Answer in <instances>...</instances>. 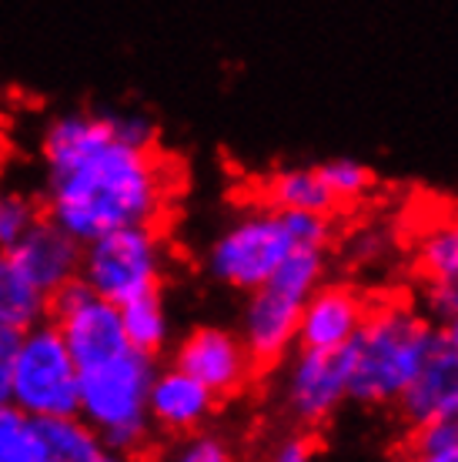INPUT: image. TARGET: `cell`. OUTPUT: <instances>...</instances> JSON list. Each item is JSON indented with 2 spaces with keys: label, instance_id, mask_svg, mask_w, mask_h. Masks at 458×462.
<instances>
[{
  "label": "cell",
  "instance_id": "cell-14",
  "mask_svg": "<svg viewBox=\"0 0 458 462\" xmlns=\"http://www.w3.org/2000/svg\"><path fill=\"white\" fill-rule=\"evenodd\" d=\"M215 405H218V395L178 365L158 369L151 379L148 419L154 432L188 436L195 429H205L207 419L215 416Z\"/></svg>",
  "mask_w": 458,
  "mask_h": 462
},
{
  "label": "cell",
  "instance_id": "cell-4",
  "mask_svg": "<svg viewBox=\"0 0 458 462\" xmlns=\"http://www.w3.org/2000/svg\"><path fill=\"white\" fill-rule=\"evenodd\" d=\"M298 245L291 211L258 205L218 231V238L207 245L205 268L218 285L248 295L261 289Z\"/></svg>",
  "mask_w": 458,
  "mask_h": 462
},
{
  "label": "cell",
  "instance_id": "cell-10",
  "mask_svg": "<svg viewBox=\"0 0 458 462\" xmlns=\"http://www.w3.org/2000/svg\"><path fill=\"white\" fill-rule=\"evenodd\" d=\"M298 315L301 299L268 285V282L261 289L248 291L238 336L244 348L252 352L258 369L285 362L288 352L298 346Z\"/></svg>",
  "mask_w": 458,
  "mask_h": 462
},
{
  "label": "cell",
  "instance_id": "cell-6",
  "mask_svg": "<svg viewBox=\"0 0 458 462\" xmlns=\"http://www.w3.org/2000/svg\"><path fill=\"white\" fill-rule=\"evenodd\" d=\"M164 265L168 245L154 225L114 228L91 238L80 252V278L114 305L160 289Z\"/></svg>",
  "mask_w": 458,
  "mask_h": 462
},
{
  "label": "cell",
  "instance_id": "cell-22",
  "mask_svg": "<svg viewBox=\"0 0 458 462\" xmlns=\"http://www.w3.org/2000/svg\"><path fill=\"white\" fill-rule=\"evenodd\" d=\"M37 436L34 419H27L14 402H0V462H34Z\"/></svg>",
  "mask_w": 458,
  "mask_h": 462
},
{
  "label": "cell",
  "instance_id": "cell-3",
  "mask_svg": "<svg viewBox=\"0 0 458 462\" xmlns=\"http://www.w3.org/2000/svg\"><path fill=\"white\" fill-rule=\"evenodd\" d=\"M158 372L154 356L124 348L97 365L80 369L78 416L101 436L107 449L124 456H144L154 442L148 419V389Z\"/></svg>",
  "mask_w": 458,
  "mask_h": 462
},
{
  "label": "cell",
  "instance_id": "cell-9",
  "mask_svg": "<svg viewBox=\"0 0 458 462\" xmlns=\"http://www.w3.org/2000/svg\"><path fill=\"white\" fill-rule=\"evenodd\" d=\"M174 365L195 375L218 399H234L252 385L254 365L252 352L244 348L238 332L221 325H201L191 328L174 348Z\"/></svg>",
  "mask_w": 458,
  "mask_h": 462
},
{
  "label": "cell",
  "instance_id": "cell-11",
  "mask_svg": "<svg viewBox=\"0 0 458 462\" xmlns=\"http://www.w3.org/2000/svg\"><path fill=\"white\" fill-rule=\"evenodd\" d=\"M415 272L422 282L418 312L432 322H452L458 315V218L438 221L418 238Z\"/></svg>",
  "mask_w": 458,
  "mask_h": 462
},
{
  "label": "cell",
  "instance_id": "cell-1",
  "mask_svg": "<svg viewBox=\"0 0 458 462\" xmlns=\"http://www.w3.org/2000/svg\"><path fill=\"white\" fill-rule=\"evenodd\" d=\"M44 218L87 245L131 225L158 228L171 208V162L158 148V125L141 111H64L41 127Z\"/></svg>",
  "mask_w": 458,
  "mask_h": 462
},
{
  "label": "cell",
  "instance_id": "cell-18",
  "mask_svg": "<svg viewBox=\"0 0 458 462\" xmlns=\"http://www.w3.org/2000/svg\"><path fill=\"white\" fill-rule=\"evenodd\" d=\"M34 462H94V456L104 449L101 436L80 416L34 419Z\"/></svg>",
  "mask_w": 458,
  "mask_h": 462
},
{
  "label": "cell",
  "instance_id": "cell-21",
  "mask_svg": "<svg viewBox=\"0 0 458 462\" xmlns=\"http://www.w3.org/2000/svg\"><path fill=\"white\" fill-rule=\"evenodd\" d=\"M315 168H318L325 188L338 201V208L342 205H355V201L368 198V191L375 188V171L368 164L355 162V158H332V162H321Z\"/></svg>",
  "mask_w": 458,
  "mask_h": 462
},
{
  "label": "cell",
  "instance_id": "cell-20",
  "mask_svg": "<svg viewBox=\"0 0 458 462\" xmlns=\"http://www.w3.org/2000/svg\"><path fill=\"white\" fill-rule=\"evenodd\" d=\"M41 218V198L23 188H0V252H11Z\"/></svg>",
  "mask_w": 458,
  "mask_h": 462
},
{
  "label": "cell",
  "instance_id": "cell-5",
  "mask_svg": "<svg viewBox=\"0 0 458 462\" xmlns=\"http://www.w3.org/2000/svg\"><path fill=\"white\" fill-rule=\"evenodd\" d=\"M11 402L27 419L78 416L80 365L50 319L21 332V346L14 356Z\"/></svg>",
  "mask_w": 458,
  "mask_h": 462
},
{
  "label": "cell",
  "instance_id": "cell-29",
  "mask_svg": "<svg viewBox=\"0 0 458 462\" xmlns=\"http://www.w3.org/2000/svg\"><path fill=\"white\" fill-rule=\"evenodd\" d=\"M442 338H445L448 346H452V348H455V352H458V315H455V319H452V322L442 325Z\"/></svg>",
  "mask_w": 458,
  "mask_h": 462
},
{
  "label": "cell",
  "instance_id": "cell-2",
  "mask_svg": "<svg viewBox=\"0 0 458 462\" xmlns=\"http://www.w3.org/2000/svg\"><path fill=\"white\" fill-rule=\"evenodd\" d=\"M438 336L442 328L408 301H371L358 336L344 346L348 402L375 409L395 405L418 375Z\"/></svg>",
  "mask_w": 458,
  "mask_h": 462
},
{
  "label": "cell",
  "instance_id": "cell-8",
  "mask_svg": "<svg viewBox=\"0 0 458 462\" xmlns=\"http://www.w3.org/2000/svg\"><path fill=\"white\" fill-rule=\"evenodd\" d=\"M47 319L58 325L60 338L68 342L70 356L80 369L97 365L104 358L131 348L124 325H121V305L101 299L80 275L70 278L58 291H50Z\"/></svg>",
  "mask_w": 458,
  "mask_h": 462
},
{
  "label": "cell",
  "instance_id": "cell-17",
  "mask_svg": "<svg viewBox=\"0 0 458 462\" xmlns=\"http://www.w3.org/2000/svg\"><path fill=\"white\" fill-rule=\"evenodd\" d=\"M50 295L37 289L31 275L14 262L11 252H0V325L14 332H27L47 322Z\"/></svg>",
  "mask_w": 458,
  "mask_h": 462
},
{
  "label": "cell",
  "instance_id": "cell-13",
  "mask_svg": "<svg viewBox=\"0 0 458 462\" xmlns=\"http://www.w3.org/2000/svg\"><path fill=\"white\" fill-rule=\"evenodd\" d=\"M395 405L408 429L425 422H458V352L442 336Z\"/></svg>",
  "mask_w": 458,
  "mask_h": 462
},
{
  "label": "cell",
  "instance_id": "cell-7",
  "mask_svg": "<svg viewBox=\"0 0 458 462\" xmlns=\"http://www.w3.org/2000/svg\"><path fill=\"white\" fill-rule=\"evenodd\" d=\"M278 402L298 429H318L348 402V356L344 348L288 352Z\"/></svg>",
  "mask_w": 458,
  "mask_h": 462
},
{
  "label": "cell",
  "instance_id": "cell-28",
  "mask_svg": "<svg viewBox=\"0 0 458 462\" xmlns=\"http://www.w3.org/2000/svg\"><path fill=\"white\" fill-rule=\"evenodd\" d=\"M94 462H138V459H134V456H124V452H114V449H107V446H104V449L94 456Z\"/></svg>",
  "mask_w": 458,
  "mask_h": 462
},
{
  "label": "cell",
  "instance_id": "cell-19",
  "mask_svg": "<svg viewBox=\"0 0 458 462\" xmlns=\"http://www.w3.org/2000/svg\"><path fill=\"white\" fill-rule=\"evenodd\" d=\"M121 325H124L127 346L144 352V356H158L160 348L168 346V336H171V319H168L160 289L124 301L121 305Z\"/></svg>",
  "mask_w": 458,
  "mask_h": 462
},
{
  "label": "cell",
  "instance_id": "cell-26",
  "mask_svg": "<svg viewBox=\"0 0 458 462\" xmlns=\"http://www.w3.org/2000/svg\"><path fill=\"white\" fill-rule=\"evenodd\" d=\"M17 346H21V332L0 325V402H11V375Z\"/></svg>",
  "mask_w": 458,
  "mask_h": 462
},
{
  "label": "cell",
  "instance_id": "cell-12",
  "mask_svg": "<svg viewBox=\"0 0 458 462\" xmlns=\"http://www.w3.org/2000/svg\"><path fill=\"white\" fill-rule=\"evenodd\" d=\"M371 301L352 285L321 282L308 299L301 301L298 346L301 348H344L358 336Z\"/></svg>",
  "mask_w": 458,
  "mask_h": 462
},
{
  "label": "cell",
  "instance_id": "cell-16",
  "mask_svg": "<svg viewBox=\"0 0 458 462\" xmlns=\"http://www.w3.org/2000/svg\"><path fill=\"white\" fill-rule=\"evenodd\" d=\"M261 201L278 211H311L328 215L338 211V201L325 188L318 168H281L261 181Z\"/></svg>",
  "mask_w": 458,
  "mask_h": 462
},
{
  "label": "cell",
  "instance_id": "cell-15",
  "mask_svg": "<svg viewBox=\"0 0 458 462\" xmlns=\"http://www.w3.org/2000/svg\"><path fill=\"white\" fill-rule=\"evenodd\" d=\"M80 252L84 245L68 235V231L54 225L50 218H41L34 228L23 235L21 242L14 245L11 254L14 262L31 275L37 289H44L47 295L58 291L60 285H68L70 278L80 275Z\"/></svg>",
  "mask_w": 458,
  "mask_h": 462
},
{
  "label": "cell",
  "instance_id": "cell-25",
  "mask_svg": "<svg viewBox=\"0 0 458 462\" xmlns=\"http://www.w3.org/2000/svg\"><path fill=\"white\" fill-rule=\"evenodd\" d=\"M315 456H318V449L305 432H288L271 446L264 462H315Z\"/></svg>",
  "mask_w": 458,
  "mask_h": 462
},
{
  "label": "cell",
  "instance_id": "cell-27",
  "mask_svg": "<svg viewBox=\"0 0 458 462\" xmlns=\"http://www.w3.org/2000/svg\"><path fill=\"white\" fill-rule=\"evenodd\" d=\"M401 462H458V446H448V449H438V452H415V449H408Z\"/></svg>",
  "mask_w": 458,
  "mask_h": 462
},
{
  "label": "cell",
  "instance_id": "cell-23",
  "mask_svg": "<svg viewBox=\"0 0 458 462\" xmlns=\"http://www.w3.org/2000/svg\"><path fill=\"white\" fill-rule=\"evenodd\" d=\"M160 462H238V452L228 442V436L211 432V429H195L174 442L160 456Z\"/></svg>",
  "mask_w": 458,
  "mask_h": 462
},
{
  "label": "cell",
  "instance_id": "cell-24",
  "mask_svg": "<svg viewBox=\"0 0 458 462\" xmlns=\"http://www.w3.org/2000/svg\"><path fill=\"white\" fill-rule=\"evenodd\" d=\"M458 446V422H425V426L412 429V442L408 449L415 452H438Z\"/></svg>",
  "mask_w": 458,
  "mask_h": 462
}]
</instances>
